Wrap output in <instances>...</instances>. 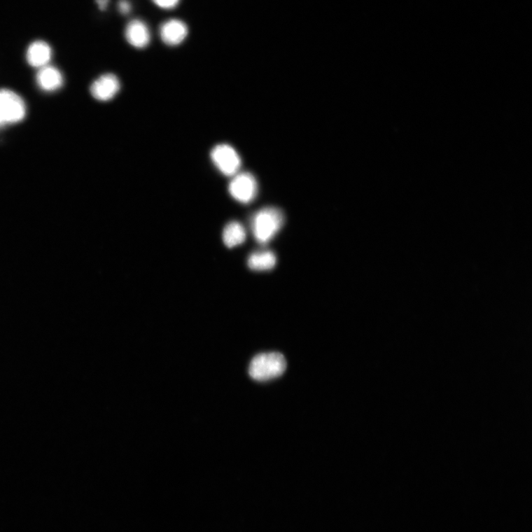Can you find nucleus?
<instances>
[{
  "label": "nucleus",
  "instance_id": "obj_1",
  "mask_svg": "<svg viewBox=\"0 0 532 532\" xmlns=\"http://www.w3.org/2000/svg\"><path fill=\"white\" fill-rule=\"evenodd\" d=\"M285 222L281 209L274 206L264 207L257 211L251 218V229L256 241L265 245L281 231Z\"/></svg>",
  "mask_w": 532,
  "mask_h": 532
},
{
  "label": "nucleus",
  "instance_id": "obj_2",
  "mask_svg": "<svg viewBox=\"0 0 532 532\" xmlns=\"http://www.w3.org/2000/svg\"><path fill=\"white\" fill-rule=\"evenodd\" d=\"M286 367V360L283 354L277 352L264 353L252 358L248 372L253 379L265 382L282 376Z\"/></svg>",
  "mask_w": 532,
  "mask_h": 532
},
{
  "label": "nucleus",
  "instance_id": "obj_3",
  "mask_svg": "<svg viewBox=\"0 0 532 532\" xmlns=\"http://www.w3.org/2000/svg\"><path fill=\"white\" fill-rule=\"evenodd\" d=\"M210 156L212 163L223 176L233 177L241 172L242 159L231 145L220 144L216 146Z\"/></svg>",
  "mask_w": 532,
  "mask_h": 532
},
{
  "label": "nucleus",
  "instance_id": "obj_4",
  "mask_svg": "<svg viewBox=\"0 0 532 532\" xmlns=\"http://www.w3.org/2000/svg\"><path fill=\"white\" fill-rule=\"evenodd\" d=\"M228 190L235 201L248 204L254 201L258 196V182L251 173L239 172L232 177Z\"/></svg>",
  "mask_w": 532,
  "mask_h": 532
},
{
  "label": "nucleus",
  "instance_id": "obj_5",
  "mask_svg": "<svg viewBox=\"0 0 532 532\" xmlns=\"http://www.w3.org/2000/svg\"><path fill=\"white\" fill-rule=\"evenodd\" d=\"M24 115L23 100L10 90H0V127L20 122Z\"/></svg>",
  "mask_w": 532,
  "mask_h": 532
},
{
  "label": "nucleus",
  "instance_id": "obj_6",
  "mask_svg": "<svg viewBox=\"0 0 532 532\" xmlns=\"http://www.w3.org/2000/svg\"><path fill=\"white\" fill-rule=\"evenodd\" d=\"M162 42L170 47L181 45L189 34V28L183 21L170 19L164 22L159 29Z\"/></svg>",
  "mask_w": 532,
  "mask_h": 532
},
{
  "label": "nucleus",
  "instance_id": "obj_7",
  "mask_svg": "<svg viewBox=\"0 0 532 532\" xmlns=\"http://www.w3.org/2000/svg\"><path fill=\"white\" fill-rule=\"evenodd\" d=\"M120 89H121V84L118 77L113 74H106L92 84L90 92L97 100L108 102L118 94Z\"/></svg>",
  "mask_w": 532,
  "mask_h": 532
},
{
  "label": "nucleus",
  "instance_id": "obj_8",
  "mask_svg": "<svg viewBox=\"0 0 532 532\" xmlns=\"http://www.w3.org/2000/svg\"><path fill=\"white\" fill-rule=\"evenodd\" d=\"M125 35L127 43L139 49L148 47L151 41L149 26L139 19L132 20L127 24Z\"/></svg>",
  "mask_w": 532,
  "mask_h": 532
},
{
  "label": "nucleus",
  "instance_id": "obj_9",
  "mask_svg": "<svg viewBox=\"0 0 532 532\" xmlns=\"http://www.w3.org/2000/svg\"><path fill=\"white\" fill-rule=\"evenodd\" d=\"M52 57L50 46L44 41L34 42L26 53L27 61L34 68H43L47 66Z\"/></svg>",
  "mask_w": 532,
  "mask_h": 532
},
{
  "label": "nucleus",
  "instance_id": "obj_10",
  "mask_svg": "<svg viewBox=\"0 0 532 532\" xmlns=\"http://www.w3.org/2000/svg\"><path fill=\"white\" fill-rule=\"evenodd\" d=\"M248 268L255 272L270 271L275 267L276 257L270 250L253 252L248 258Z\"/></svg>",
  "mask_w": 532,
  "mask_h": 532
},
{
  "label": "nucleus",
  "instance_id": "obj_11",
  "mask_svg": "<svg viewBox=\"0 0 532 532\" xmlns=\"http://www.w3.org/2000/svg\"><path fill=\"white\" fill-rule=\"evenodd\" d=\"M36 77L37 83L39 87L46 91L58 90L63 84L62 74L55 66H43L39 71Z\"/></svg>",
  "mask_w": 532,
  "mask_h": 532
},
{
  "label": "nucleus",
  "instance_id": "obj_12",
  "mask_svg": "<svg viewBox=\"0 0 532 532\" xmlns=\"http://www.w3.org/2000/svg\"><path fill=\"white\" fill-rule=\"evenodd\" d=\"M222 238L225 246L232 248L245 242L246 232L241 223L232 221L225 226Z\"/></svg>",
  "mask_w": 532,
  "mask_h": 532
},
{
  "label": "nucleus",
  "instance_id": "obj_13",
  "mask_svg": "<svg viewBox=\"0 0 532 532\" xmlns=\"http://www.w3.org/2000/svg\"><path fill=\"white\" fill-rule=\"evenodd\" d=\"M152 1L160 8L172 10L179 5L181 0H152Z\"/></svg>",
  "mask_w": 532,
  "mask_h": 532
},
{
  "label": "nucleus",
  "instance_id": "obj_14",
  "mask_svg": "<svg viewBox=\"0 0 532 532\" xmlns=\"http://www.w3.org/2000/svg\"><path fill=\"white\" fill-rule=\"evenodd\" d=\"M118 9L122 15H128L132 11V4L129 0H119Z\"/></svg>",
  "mask_w": 532,
  "mask_h": 532
},
{
  "label": "nucleus",
  "instance_id": "obj_15",
  "mask_svg": "<svg viewBox=\"0 0 532 532\" xmlns=\"http://www.w3.org/2000/svg\"><path fill=\"white\" fill-rule=\"evenodd\" d=\"M111 0H96V3L101 10H105L108 8Z\"/></svg>",
  "mask_w": 532,
  "mask_h": 532
}]
</instances>
